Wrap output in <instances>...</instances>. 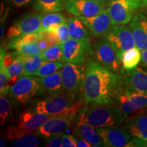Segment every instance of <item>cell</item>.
I'll use <instances>...</instances> for the list:
<instances>
[{
    "instance_id": "obj_31",
    "label": "cell",
    "mask_w": 147,
    "mask_h": 147,
    "mask_svg": "<svg viewBox=\"0 0 147 147\" xmlns=\"http://www.w3.org/2000/svg\"><path fill=\"white\" fill-rule=\"evenodd\" d=\"M37 42L18 45L14 48V50H15L16 52L20 53V54L40 55L42 53V51L40 49Z\"/></svg>"
},
{
    "instance_id": "obj_10",
    "label": "cell",
    "mask_w": 147,
    "mask_h": 147,
    "mask_svg": "<svg viewBox=\"0 0 147 147\" xmlns=\"http://www.w3.org/2000/svg\"><path fill=\"white\" fill-rule=\"evenodd\" d=\"M63 62L83 64L87 55H93L91 42L69 38L63 44Z\"/></svg>"
},
{
    "instance_id": "obj_43",
    "label": "cell",
    "mask_w": 147,
    "mask_h": 147,
    "mask_svg": "<svg viewBox=\"0 0 147 147\" xmlns=\"http://www.w3.org/2000/svg\"><path fill=\"white\" fill-rule=\"evenodd\" d=\"M93 1H97V2L99 3H105L106 1H107L108 0H93Z\"/></svg>"
},
{
    "instance_id": "obj_20",
    "label": "cell",
    "mask_w": 147,
    "mask_h": 147,
    "mask_svg": "<svg viewBox=\"0 0 147 147\" xmlns=\"http://www.w3.org/2000/svg\"><path fill=\"white\" fill-rule=\"evenodd\" d=\"M39 81L43 89L51 97L58 96L63 90V81L60 71L50 76L40 78Z\"/></svg>"
},
{
    "instance_id": "obj_11",
    "label": "cell",
    "mask_w": 147,
    "mask_h": 147,
    "mask_svg": "<svg viewBox=\"0 0 147 147\" xmlns=\"http://www.w3.org/2000/svg\"><path fill=\"white\" fill-rule=\"evenodd\" d=\"M42 13L32 12L23 15L12 24L6 34L9 39L23 36L31 33L37 32L41 26Z\"/></svg>"
},
{
    "instance_id": "obj_9",
    "label": "cell",
    "mask_w": 147,
    "mask_h": 147,
    "mask_svg": "<svg viewBox=\"0 0 147 147\" xmlns=\"http://www.w3.org/2000/svg\"><path fill=\"white\" fill-rule=\"evenodd\" d=\"M93 49L95 57L99 63L115 72L121 70V61L105 37L96 40L93 45Z\"/></svg>"
},
{
    "instance_id": "obj_26",
    "label": "cell",
    "mask_w": 147,
    "mask_h": 147,
    "mask_svg": "<svg viewBox=\"0 0 147 147\" xmlns=\"http://www.w3.org/2000/svg\"><path fill=\"white\" fill-rule=\"evenodd\" d=\"M13 140L12 146L14 147L38 146L42 142H45V137L39 135L36 131L34 134H27Z\"/></svg>"
},
{
    "instance_id": "obj_24",
    "label": "cell",
    "mask_w": 147,
    "mask_h": 147,
    "mask_svg": "<svg viewBox=\"0 0 147 147\" xmlns=\"http://www.w3.org/2000/svg\"><path fill=\"white\" fill-rule=\"evenodd\" d=\"M142 52L138 47H134L129 49L123 54L121 57L122 69L121 70H131L137 67L141 62Z\"/></svg>"
},
{
    "instance_id": "obj_22",
    "label": "cell",
    "mask_w": 147,
    "mask_h": 147,
    "mask_svg": "<svg viewBox=\"0 0 147 147\" xmlns=\"http://www.w3.org/2000/svg\"><path fill=\"white\" fill-rule=\"evenodd\" d=\"M67 24L68 25L70 38L91 42V32L79 16L67 19Z\"/></svg>"
},
{
    "instance_id": "obj_39",
    "label": "cell",
    "mask_w": 147,
    "mask_h": 147,
    "mask_svg": "<svg viewBox=\"0 0 147 147\" xmlns=\"http://www.w3.org/2000/svg\"><path fill=\"white\" fill-rule=\"evenodd\" d=\"M76 144L78 147H90L92 146V144L91 143L88 142L86 140L80 138V139H76Z\"/></svg>"
},
{
    "instance_id": "obj_15",
    "label": "cell",
    "mask_w": 147,
    "mask_h": 147,
    "mask_svg": "<svg viewBox=\"0 0 147 147\" xmlns=\"http://www.w3.org/2000/svg\"><path fill=\"white\" fill-rule=\"evenodd\" d=\"M124 91L147 93V71L136 67L131 70H121Z\"/></svg>"
},
{
    "instance_id": "obj_40",
    "label": "cell",
    "mask_w": 147,
    "mask_h": 147,
    "mask_svg": "<svg viewBox=\"0 0 147 147\" xmlns=\"http://www.w3.org/2000/svg\"><path fill=\"white\" fill-rule=\"evenodd\" d=\"M141 65L147 69V49L142 51V59H141Z\"/></svg>"
},
{
    "instance_id": "obj_3",
    "label": "cell",
    "mask_w": 147,
    "mask_h": 147,
    "mask_svg": "<svg viewBox=\"0 0 147 147\" xmlns=\"http://www.w3.org/2000/svg\"><path fill=\"white\" fill-rule=\"evenodd\" d=\"M53 116L38 113L33 108L25 110L18 117L17 124L9 127L6 136L10 140H13L27 134L35 132Z\"/></svg>"
},
{
    "instance_id": "obj_42",
    "label": "cell",
    "mask_w": 147,
    "mask_h": 147,
    "mask_svg": "<svg viewBox=\"0 0 147 147\" xmlns=\"http://www.w3.org/2000/svg\"><path fill=\"white\" fill-rule=\"evenodd\" d=\"M0 142H1V145H0V146H1V147H4L5 146V142H4V140H3L2 138H1V139H0Z\"/></svg>"
},
{
    "instance_id": "obj_4",
    "label": "cell",
    "mask_w": 147,
    "mask_h": 147,
    "mask_svg": "<svg viewBox=\"0 0 147 147\" xmlns=\"http://www.w3.org/2000/svg\"><path fill=\"white\" fill-rule=\"evenodd\" d=\"M83 104V102H78L63 113L53 115L36 132L44 137L63 135L64 132L69 128L71 121Z\"/></svg>"
},
{
    "instance_id": "obj_14",
    "label": "cell",
    "mask_w": 147,
    "mask_h": 147,
    "mask_svg": "<svg viewBox=\"0 0 147 147\" xmlns=\"http://www.w3.org/2000/svg\"><path fill=\"white\" fill-rule=\"evenodd\" d=\"M63 5L67 12L76 16L90 17L106 10L105 3L93 0H64Z\"/></svg>"
},
{
    "instance_id": "obj_17",
    "label": "cell",
    "mask_w": 147,
    "mask_h": 147,
    "mask_svg": "<svg viewBox=\"0 0 147 147\" xmlns=\"http://www.w3.org/2000/svg\"><path fill=\"white\" fill-rule=\"evenodd\" d=\"M79 17L89 29L91 35L94 36L105 37L113 27L106 9L97 15L90 16V17H84V16H79Z\"/></svg>"
},
{
    "instance_id": "obj_7",
    "label": "cell",
    "mask_w": 147,
    "mask_h": 147,
    "mask_svg": "<svg viewBox=\"0 0 147 147\" xmlns=\"http://www.w3.org/2000/svg\"><path fill=\"white\" fill-rule=\"evenodd\" d=\"M138 8L136 0H110L106 10L113 25H117L131 22Z\"/></svg>"
},
{
    "instance_id": "obj_25",
    "label": "cell",
    "mask_w": 147,
    "mask_h": 147,
    "mask_svg": "<svg viewBox=\"0 0 147 147\" xmlns=\"http://www.w3.org/2000/svg\"><path fill=\"white\" fill-rule=\"evenodd\" d=\"M64 0H33L34 8L43 13L59 12L63 10Z\"/></svg>"
},
{
    "instance_id": "obj_33",
    "label": "cell",
    "mask_w": 147,
    "mask_h": 147,
    "mask_svg": "<svg viewBox=\"0 0 147 147\" xmlns=\"http://www.w3.org/2000/svg\"><path fill=\"white\" fill-rule=\"evenodd\" d=\"M48 31H52V32L56 33L61 44H63V42L67 41V40L70 38L68 25H67V22L63 24H61V25H56V26H53Z\"/></svg>"
},
{
    "instance_id": "obj_1",
    "label": "cell",
    "mask_w": 147,
    "mask_h": 147,
    "mask_svg": "<svg viewBox=\"0 0 147 147\" xmlns=\"http://www.w3.org/2000/svg\"><path fill=\"white\" fill-rule=\"evenodd\" d=\"M122 76L113 71L93 59H88L82 87L84 104H115L123 91Z\"/></svg>"
},
{
    "instance_id": "obj_34",
    "label": "cell",
    "mask_w": 147,
    "mask_h": 147,
    "mask_svg": "<svg viewBox=\"0 0 147 147\" xmlns=\"http://www.w3.org/2000/svg\"><path fill=\"white\" fill-rule=\"evenodd\" d=\"M8 84L9 76L8 70L3 65H0V90L2 91L5 88L10 87H9Z\"/></svg>"
},
{
    "instance_id": "obj_6",
    "label": "cell",
    "mask_w": 147,
    "mask_h": 147,
    "mask_svg": "<svg viewBox=\"0 0 147 147\" xmlns=\"http://www.w3.org/2000/svg\"><path fill=\"white\" fill-rule=\"evenodd\" d=\"M60 71L63 90L74 98L76 95L82 91L85 76V67L82 64L65 62Z\"/></svg>"
},
{
    "instance_id": "obj_18",
    "label": "cell",
    "mask_w": 147,
    "mask_h": 147,
    "mask_svg": "<svg viewBox=\"0 0 147 147\" xmlns=\"http://www.w3.org/2000/svg\"><path fill=\"white\" fill-rule=\"evenodd\" d=\"M133 33L136 47L140 50L147 49V17L142 13L134 16L129 25Z\"/></svg>"
},
{
    "instance_id": "obj_35",
    "label": "cell",
    "mask_w": 147,
    "mask_h": 147,
    "mask_svg": "<svg viewBox=\"0 0 147 147\" xmlns=\"http://www.w3.org/2000/svg\"><path fill=\"white\" fill-rule=\"evenodd\" d=\"M62 135L51 137H45V146L47 147H62Z\"/></svg>"
},
{
    "instance_id": "obj_23",
    "label": "cell",
    "mask_w": 147,
    "mask_h": 147,
    "mask_svg": "<svg viewBox=\"0 0 147 147\" xmlns=\"http://www.w3.org/2000/svg\"><path fill=\"white\" fill-rule=\"evenodd\" d=\"M17 55L23 61L24 67L23 76H33L44 62L40 55H24L18 53Z\"/></svg>"
},
{
    "instance_id": "obj_32",
    "label": "cell",
    "mask_w": 147,
    "mask_h": 147,
    "mask_svg": "<svg viewBox=\"0 0 147 147\" xmlns=\"http://www.w3.org/2000/svg\"><path fill=\"white\" fill-rule=\"evenodd\" d=\"M10 110V103L6 95L0 96V122L1 125H5L8 119Z\"/></svg>"
},
{
    "instance_id": "obj_38",
    "label": "cell",
    "mask_w": 147,
    "mask_h": 147,
    "mask_svg": "<svg viewBox=\"0 0 147 147\" xmlns=\"http://www.w3.org/2000/svg\"><path fill=\"white\" fill-rule=\"evenodd\" d=\"M11 1H12V4L15 6L21 7L29 4V3L32 2L33 0H11Z\"/></svg>"
},
{
    "instance_id": "obj_12",
    "label": "cell",
    "mask_w": 147,
    "mask_h": 147,
    "mask_svg": "<svg viewBox=\"0 0 147 147\" xmlns=\"http://www.w3.org/2000/svg\"><path fill=\"white\" fill-rule=\"evenodd\" d=\"M74 99L70 95L48 97L37 102L33 109L40 114L55 115L72 107L76 104Z\"/></svg>"
},
{
    "instance_id": "obj_27",
    "label": "cell",
    "mask_w": 147,
    "mask_h": 147,
    "mask_svg": "<svg viewBox=\"0 0 147 147\" xmlns=\"http://www.w3.org/2000/svg\"><path fill=\"white\" fill-rule=\"evenodd\" d=\"M66 19L63 14L58 12L43 13L41 19V26L39 31L49 30L51 27L66 23Z\"/></svg>"
},
{
    "instance_id": "obj_44",
    "label": "cell",
    "mask_w": 147,
    "mask_h": 147,
    "mask_svg": "<svg viewBox=\"0 0 147 147\" xmlns=\"http://www.w3.org/2000/svg\"><path fill=\"white\" fill-rule=\"evenodd\" d=\"M145 147H147V140H145Z\"/></svg>"
},
{
    "instance_id": "obj_21",
    "label": "cell",
    "mask_w": 147,
    "mask_h": 147,
    "mask_svg": "<svg viewBox=\"0 0 147 147\" xmlns=\"http://www.w3.org/2000/svg\"><path fill=\"white\" fill-rule=\"evenodd\" d=\"M76 134L80 138L84 139L93 145H98L100 146H106L100 135L97 133L96 129L91 125L84 123H77L75 129Z\"/></svg>"
},
{
    "instance_id": "obj_41",
    "label": "cell",
    "mask_w": 147,
    "mask_h": 147,
    "mask_svg": "<svg viewBox=\"0 0 147 147\" xmlns=\"http://www.w3.org/2000/svg\"><path fill=\"white\" fill-rule=\"evenodd\" d=\"M139 8L147 7V0H136Z\"/></svg>"
},
{
    "instance_id": "obj_8",
    "label": "cell",
    "mask_w": 147,
    "mask_h": 147,
    "mask_svg": "<svg viewBox=\"0 0 147 147\" xmlns=\"http://www.w3.org/2000/svg\"><path fill=\"white\" fill-rule=\"evenodd\" d=\"M105 38L111 44L121 61L123 54L125 51L136 47L131 28L124 25H113V28Z\"/></svg>"
},
{
    "instance_id": "obj_13",
    "label": "cell",
    "mask_w": 147,
    "mask_h": 147,
    "mask_svg": "<svg viewBox=\"0 0 147 147\" xmlns=\"http://www.w3.org/2000/svg\"><path fill=\"white\" fill-rule=\"evenodd\" d=\"M117 105L126 116L147 108V93L123 91L119 94Z\"/></svg>"
},
{
    "instance_id": "obj_2",
    "label": "cell",
    "mask_w": 147,
    "mask_h": 147,
    "mask_svg": "<svg viewBox=\"0 0 147 147\" xmlns=\"http://www.w3.org/2000/svg\"><path fill=\"white\" fill-rule=\"evenodd\" d=\"M77 123H84L95 128L119 125L127 118L115 104H87L79 110Z\"/></svg>"
},
{
    "instance_id": "obj_29",
    "label": "cell",
    "mask_w": 147,
    "mask_h": 147,
    "mask_svg": "<svg viewBox=\"0 0 147 147\" xmlns=\"http://www.w3.org/2000/svg\"><path fill=\"white\" fill-rule=\"evenodd\" d=\"M63 63L59 61H44L40 68L37 70L33 76L44 78L50 76L55 72L60 71L63 67Z\"/></svg>"
},
{
    "instance_id": "obj_5",
    "label": "cell",
    "mask_w": 147,
    "mask_h": 147,
    "mask_svg": "<svg viewBox=\"0 0 147 147\" xmlns=\"http://www.w3.org/2000/svg\"><path fill=\"white\" fill-rule=\"evenodd\" d=\"M46 93L40 83L39 78L30 76L21 77L11 85L9 91L10 97L20 104L30 102Z\"/></svg>"
},
{
    "instance_id": "obj_37",
    "label": "cell",
    "mask_w": 147,
    "mask_h": 147,
    "mask_svg": "<svg viewBox=\"0 0 147 147\" xmlns=\"http://www.w3.org/2000/svg\"><path fill=\"white\" fill-rule=\"evenodd\" d=\"M38 42V46H39L40 49H41L42 51L46 50V49H47L48 48L52 47V46L51 45V44L49 43L47 40L43 39V38H40V39L38 40V42Z\"/></svg>"
},
{
    "instance_id": "obj_19",
    "label": "cell",
    "mask_w": 147,
    "mask_h": 147,
    "mask_svg": "<svg viewBox=\"0 0 147 147\" xmlns=\"http://www.w3.org/2000/svg\"><path fill=\"white\" fill-rule=\"evenodd\" d=\"M124 127L132 137L147 140V115L138 114L124 121Z\"/></svg>"
},
{
    "instance_id": "obj_36",
    "label": "cell",
    "mask_w": 147,
    "mask_h": 147,
    "mask_svg": "<svg viewBox=\"0 0 147 147\" xmlns=\"http://www.w3.org/2000/svg\"><path fill=\"white\" fill-rule=\"evenodd\" d=\"M63 147H76V138L69 134H63L61 136Z\"/></svg>"
},
{
    "instance_id": "obj_30",
    "label": "cell",
    "mask_w": 147,
    "mask_h": 147,
    "mask_svg": "<svg viewBox=\"0 0 147 147\" xmlns=\"http://www.w3.org/2000/svg\"><path fill=\"white\" fill-rule=\"evenodd\" d=\"M16 57L11 65L7 68L9 76V84H14L21 77L23 76V61L18 57L17 53Z\"/></svg>"
},
{
    "instance_id": "obj_28",
    "label": "cell",
    "mask_w": 147,
    "mask_h": 147,
    "mask_svg": "<svg viewBox=\"0 0 147 147\" xmlns=\"http://www.w3.org/2000/svg\"><path fill=\"white\" fill-rule=\"evenodd\" d=\"M40 55L44 61L63 62V45L59 43L53 45L42 51Z\"/></svg>"
},
{
    "instance_id": "obj_16",
    "label": "cell",
    "mask_w": 147,
    "mask_h": 147,
    "mask_svg": "<svg viewBox=\"0 0 147 147\" xmlns=\"http://www.w3.org/2000/svg\"><path fill=\"white\" fill-rule=\"evenodd\" d=\"M95 129L102 137L106 146H125L132 137L124 127H119L118 125H114Z\"/></svg>"
}]
</instances>
